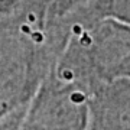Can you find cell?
I'll return each instance as SVG.
<instances>
[{"instance_id": "obj_1", "label": "cell", "mask_w": 130, "mask_h": 130, "mask_svg": "<svg viewBox=\"0 0 130 130\" xmlns=\"http://www.w3.org/2000/svg\"><path fill=\"white\" fill-rule=\"evenodd\" d=\"M84 100H85V95L81 93H74L71 95V101L72 103H83Z\"/></svg>"}, {"instance_id": "obj_2", "label": "cell", "mask_w": 130, "mask_h": 130, "mask_svg": "<svg viewBox=\"0 0 130 130\" xmlns=\"http://www.w3.org/2000/svg\"><path fill=\"white\" fill-rule=\"evenodd\" d=\"M79 36H81V39H79V41H81V43H83V45H90V43H91V38H90L88 33L83 32Z\"/></svg>"}, {"instance_id": "obj_3", "label": "cell", "mask_w": 130, "mask_h": 130, "mask_svg": "<svg viewBox=\"0 0 130 130\" xmlns=\"http://www.w3.org/2000/svg\"><path fill=\"white\" fill-rule=\"evenodd\" d=\"M32 39L35 42H42L43 41V35L41 32H35V33H32Z\"/></svg>"}, {"instance_id": "obj_4", "label": "cell", "mask_w": 130, "mask_h": 130, "mask_svg": "<svg viewBox=\"0 0 130 130\" xmlns=\"http://www.w3.org/2000/svg\"><path fill=\"white\" fill-rule=\"evenodd\" d=\"M62 77H64L65 79H72L74 74H72V71H71V70H65L64 72H62Z\"/></svg>"}, {"instance_id": "obj_5", "label": "cell", "mask_w": 130, "mask_h": 130, "mask_svg": "<svg viewBox=\"0 0 130 130\" xmlns=\"http://www.w3.org/2000/svg\"><path fill=\"white\" fill-rule=\"evenodd\" d=\"M72 32H74L75 35H81V33H83V28H81V25H74V26H72Z\"/></svg>"}, {"instance_id": "obj_6", "label": "cell", "mask_w": 130, "mask_h": 130, "mask_svg": "<svg viewBox=\"0 0 130 130\" xmlns=\"http://www.w3.org/2000/svg\"><path fill=\"white\" fill-rule=\"evenodd\" d=\"M22 32H25V33H29V32H30V29H29V26H26V25H23V26H22Z\"/></svg>"}, {"instance_id": "obj_7", "label": "cell", "mask_w": 130, "mask_h": 130, "mask_svg": "<svg viewBox=\"0 0 130 130\" xmlns=\"http://www.w3.org/2000/svg\"><path fill=\"white\" fill-rule=\"evenodd\" d=\"M29 20H30V22H33V20H35V14H33V13L29 14Z\"/></svg>"}]
</instances>
